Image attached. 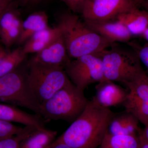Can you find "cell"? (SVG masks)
Listing matches in <instances>:
<instances>
[{
  "mask_svg": "<svg viewBox=\"0 0 148 148\" xmlns=\"http://www.w3.org/2000/svg\"><path fill=\"white\" fill-rule=\"evenodd\" d=\"M115 114L99 105L92 97L80 115L53 142L72 148H97Z\"/></svg>",
  "mask_w": 148,
  "mask_h": 148,
  "instance_id": "obj_1",
  "label": "cell"
},
{
  "mask_svg": "<svg viewBox=\"0 0 148 148\" xmlns=\"http://www.w3.org/2000/svg\"><path fill=\"white\" fill-rule=\"evenodd\" d=\"M57 26L64 37L70 58L98 55L113 44L90 29L74 14H62Z\"/></svg>",
  "mask_w": 148,
  "mask_h": 148,
  "instance_id": "obj_2",
  "label": "cell"
},
{
  "mask_svg": "<svg viewBox=\"0 0 148 148\" xmlns=\"http://www.w3.org/2000/svg\"><path fill=\"white\" fill-rule=\"evenodd\" d=\"M89 102L84 91L71 82L40 105V115L45 120H63L72 123Z\"/></svg>",
  "mask_w": 148,
  "mask_h": 148,
  "instance_id": "obj_3",
  "label": "cell"
},
{
  "mask_svg": "<svg viewBox=\"0 0 148 148\" xmlns=\"http://www.w3.org/2000/svg\"><path fill=\"white\" fill-rule=\"evenodd\" d=\"M105 79L125 85L142 70L136 52L134 53L114 43L98 54Z\"/></svg>",
  "mask_w": 148,
  "mask_h": 148,
  "instance_id": "obj_4",
  "label": "cell"
},
{
  "mask_svg": "<svg viewBox=\"0 0 148 148\" xmlns=\"http://www.w3.org/2000/svg\"><path fill=\"white\" fill-rule=\"evenodd\" d=\"M27 81L40 105L71 82L64 69L29 62Z\"/></svg>",
  "mask_w": 148,
  "mask_h": 148,
  "instance_id": "obj_5",
  "label": "cell"
},
{
  "mask_svg": "<svg viewBox=\"0 0 148 148\" xmlns=\"http://www.w3.org/2000/svg\"><path fill=\"white\" fill-rule=\"evenodd\" d=\"M0 103L26 108L40 115V104L33 95L27 81V67L21 66L0 77Z\"/></svg>",
  "mask_w": 148,
  "mask_h": 148,
  "instance_id": "obj_6",
  "label": "cell"
},
{
  "mask_svg": "<svg viewBox=\"0 0 148 148\" xmlns=\"http://www.w3.org/2000/svg\"><path fill=\"white\" fill-rule=\"evenodd\" d=\"M64 70L71 82L83 91L90 84L106 80L101 58L95 54L83 56L71 60Z\"/></svg>",
  "mask_w": 148,
  "mask_h": 148,
  "instance_id": "obj_7",
  "label": "cell"
},
{
  "mask_svg": "<svg viewBox=\"0 0 148 148\" xmlns=\"http://www.w3.org/2000/svg\"><path fill=\"white\" fill-rule=\"evenodd\" d=\"M128 94L123 106L144 125L148 123V74L141 71L125 85Z\"/></svg>",
  "mask_w": 148,
  "mask_h": 148,
  "instance_id": "obj_8",
  "label": "cell"
},
{
  "mask_svg": "<svg viewBox=\"0 0 148 148\" xmlns=\"http://www.w3.org/2000/svg\"><path fill=\"white\" fill-rule=\"evenodd\" d=\"M137 7L134 0H86L81 14L84 20L112 21Z\"/></svg>",
  "mask_w": 148,
  "mask_h": 148,
  "instance_id": "obj_9",
  "label": "cell"
},
{
  "mask_svg": "<svg viewBox=\"0 0 148 148\" xmlns=\"http://www.w3.org/2000/svg\"><path fill=\"white\" fill-rule=\"evenodd\" d=\"M58 28L59 31L54 38L42 50L36 53L29 62L64 69L71 60L67 52L64 37Z\"/></svg>",
  "mask_w": 148,
  "mask_h": 148,
  "instance_id": "obj_10",
  "label": "cell"
},
{
  "mask_svg": "<svg viewBox=\"0 0 148 148\" xmlns=\"http://www.w3.org/2000/svg\"><path fill=\"white\" fill-rule=\"evenodd\" d=\"M84 21L88 27L112 44L118 42H128L132 36L127 28L116 20Z\"/></svg>",
  "mask_w": 148,
  "mask_h": 148,
  "instance_id": "obj_11",
  "label": "cell"
},
{
  "mask_svg": "<svg viewBox=\"0 0 148 148\" xmlns=\"http://www.w3.org/2000/svg\"><path fill=\"white\" fill-rule=\"evenodd\" d=\"M95 88L96 93L93 98L99 105L108 108L123 104L128 92L114 82L107 80L98 83Z\"/></svg>",
  "mask_w": 148,
  "mask_h": 148,
  "instance_id": "obj_12",
  "label": "cell"
},
{
  "mask_svg": "<svg viewBox=\"0 0 148 148\" xmlns=\"http://www.w3.org/2000/svg\"><path fill=\"white\" fill-rule=\"evenodd\" d=\"M0 120L11 123H20L25 126H32L37 129L45 128L41 116L28 113L16 106L6 103H0Z\"/></svg>",
  "mask_w": 148,
  "mask_h": 148,
  "instance_id": "obj_13",
  "label": "cell"
},
{
  "mask_svg": "<svg viewBox=\"0 0 148 148\" xmlns=\"http://www.w3.org/2000/svg\"><path fill=\"white\" fill-rule=\"evenodd\" d=\"M139 123L134 115L127 111L116 113L109 124L108 132L113 135H137L140 129Z\"/></svg>",
  "mask_w": 148,
  "mask_h": 148,
  "instance_id": "obj_14",
  "label": "cell"
},
{
  "mask_svg": "<svg viewBox=\"0 0 148 148\" xmlns=\"http://www.w3.org/2000/svg\"><path fill=\"white\" fill-rule=\"evenodd\" d=\"M116 20L123 24L132 36H142L148 27V12L137 7L121 14Z\"/></svg>",
  "mask_w": 148,
  "mask_h": 148,
  "instance_id": "obj_15",
  "label": "cell"
},
{
  "mask_svg": "<svg viewBox=\"0 0 148 148\" xmlns=\"http://www.w3.org/2000/svg\"><path fill=\"white\" fill-rule=\"evenodd\" d=\"M48 18L43 11L34 12L22 22V32L18 44L24 43L37 32L48 27Z\"/></svg>",
  "mask_w": 148,
  "mask_h": 148,
  "instance_id": "obj_16",
  "label": "cell"
},
{
  "mask_svg": "<svg viewBox=\"0 0 148 148\" xmlns=\"http://www.w3.org/2000/svg\"><path fill=\"white\" fill-rule=\"evenodd\" d=\"M59 31L56 26L47 28L37 32L27 40L22 47L23 52L28 53H38L45 48L54 38Z\"/></svg>",
  "mask_w": 148,
  "mask_h": 148,
  "instance_id": "obj_17",
  "label": "cell"
},
{
  "mask_svg": "<svg viewBox=\"0 0 148 148\" xmlns=\"http://www.w3.org/2000/svg\"><path fill=\"white\" fill-rule=\"evenodd\" d=\"M57 131L44 128L35 129L21 143L19 148H47L55 139Z\"/></svg>",
  "mask_w": 148,
  "mask_h": 148,
  "instance_id": "obj_18",
  "label": "cell"
},
{
  "mask_svg": "<svg viewBox=\"0 0 148 148\" xmlns=\"http://www.w3.org/2000/svg\"><path fill=\"white\" fill-rule=\"evenodd\" d=\"M100 148H140L138 135H113L107 132Z\"/></svg>",
  "mask_w": 148,
  "mask_h": 148,
  "instance_id": "obj_19",
  "label": "cell"
},
{
  "mask_svg": "<svg viewBox=\"0 0 148 148\" xmlns=\"http://www.w3.org/2000/svg\"><path fill=\"white\" fill-rule=\"evenodd\" d=\"M26 56L21 47L8 52L0 60V77L9 73L21 66Z\"/></svg>",
  "mask_w": 148,
  "mask_h": 148,
  "instance_id": "obj_20",
  "label": "cell"
},
{
  "mask_svg": "<svg viewBox=\"0 0 148 148\" xmlns=\"http://www.w3.org/2000/svg\"><path fill=\"white\" fill-rule=\"evenodd\" d=\"M16 5L14 3L11 2L0 15V38L21 18Z\"/></svg>",
  "mask_w": 148,
  "mask_h": 148,
  "instance_id": "obj_21",
  "label": "cell"
},
{
  "mask_svg": "<svg viewBox=\"0 0 148 148\" xmlns=\"http://www.w3.org/2000/svg\"><path fill=\"white\" fill-rule=\"evenodd\" d=\"M36 129L32 126H25L23 131L17 135L0 138V148H20L23 140Z\"/></svg>",
  "mask_w": 148,
  "mask_h": 148,
  "instance_id": "obj_22",
  "label": "cell"
},
{
  "mask_svg": "<svg viewBox=\"0 0 148 148\" xmlns=\"http://www.w3.org/2000/svg\"><path fill=\"white\" fill-rule=\"evenodd\" d=\"M22 22L21 18L19 19L0 38L1 42L7 47H10L14 44L18 42L22 32Z\"/></svg>",
  "mask_w": 148,
  "mask_h": 148,
  "instance_id": "obj_23",
  "label": "cell"
},
{
  "mask_svg": "<svg viewBox=\"0 0 148 148\" xmlns=\"http://www.w3.org/2000/svg\"><path fill=\"white\" fill-rule=\"evenodd\" d=\"M24 127H19L12 123L0 120V138L17 135L23 131Z\"/></svg>",
  "mask_w": 148,
  "mask_h": 148,
  "instance_id": "obj_24",
  "label": "cell"
},
{
  "mask_svg": "<svg viewBox=\"0 0 148 148\" xmlns=\"http://www.w3.org/2000/svg\"><path fill=\"white\" fill-rule=\"evenodd\" d=\"M130 45L135 49L140 62L145 66L148 71V44L139 46L131 43Z\"/></svg>",
  "mask_w": 148,
  "mask_h": 148,
  "instance_id": "obj_25",
  "label": "cell"
},
{
  "mask_svg": "<svg viewBox=\"0 0 148 148\" xmlns=\"http://www.w3.org/2000/svg\"><path fill=\"white\" fill-rule=\"evenodd\" d=\"M74 13H82L86 0H61Z\"/></svg>",
  "mask_w": 148,
  "mask_h": 148,
  "instance_id": "obj_26",
  "label": "cell"
},
{
  "mask_svg": "<svg viewBox=\"0 0 148 148\" xmlns=\"http://www.w3.org/2000/svg\"><path fill=\"white\" fill-rule=\"evenodd\" d=\"M10 2L14 3L15 4L21 5H35L40 3L42 0H8Z\"/></svg>",
  "mask_w": 148,
  "mask_h": 148,
  "instance_id": "obj_27",
  "label": "cell"
},
{
  "mask_svg": "<svg viewBox=\"0 0 148 148\" xmlns=\"http://www.w3.org/2000/svg\"><path fill=\"white\" fill-rule=\"evenodd\" d=\"M140 148H148V140L143 133V130L140 128L138 132Z\"/></svg>",
  "mask_w": 148,
  "mask_h": 148,
  "instance_id": "obj_28",
  "label": "cell"
},
{
  "mask_svg": "<svg viewBox=\"0 0 148 148\" xmlns=\"http://www.w3.org/2000/svg\"><path fill=\"white\" fill-rule=\"evenodd\" d=\"M10 3L8 0H0V15L8 6Z\"/></svg>",
  "mask_w": 148,
  "mask_h": 148,
  "instance_id": "obj_29",
  "label": "cell"
},
{
  "mask_svg": "<svg viewBox=\"0 0 148 148\" xmlns=\"http://www.w3.org/2000/svg\"><path fill=\"white\" fill-rule=\"evenodd\" d=\"M47 148H72L66 144L61 143H52Z\"/></svg>",
  "mask_w": 148,
  "mask_h": 148,
  "instance_id": "obj_30",
  "label": "cell"
},
{
  "mask_svg": "<svg viewBox=\"0 0 148 148\" xmlns=\"http://www.w3.org/2000/svg\"><path fill=\"white\" fill-rule=\"evenodd\" d=\"M138 5L142 6L144 9L148 12V0H142L138 3Z\"/></svg>",
  "mask_w": 148,
  "mask_h": 148,
  "instance_id": "obj_31",
  "label": "cell"
},
{
  "mask_svg": "<svg viewBox=\"0 0 148 148\" xmlns=\"http://www.w3.org/2000/svg\"><path fill=\"white\" fill-rule=\"evenodd\" d=\"M8 53V52L5 49L0 45V60L4 57Z\"/></svg>",
  "mask_w": 148,
  "mask_h": 148,
  "instance_id": "obj_32",
  "label": "cell"
},
{
  "mask_svg": "<svg viewBox=\"0 0 148 148\" xmlns=\"http://www.w3.org/2000/svg\"><path fill=\"white\" fill-rule=\"evenodd\" d=\"M145 127L143 130V133L148 140V123L145 125Z\"/></svg>",
  "mask_w": 148,
  "mask_h": 148,
  "instance_id": "obj_33",
  "label": "cell"
},
{
  "mask_svg": "<svg viewBox=\"0 0 148 148\" xmlns=\"http://www.w3.org/2000/svg\"><path fill=\"white\" fill-rule=\"evenodd\" d=\"M142 36H143V38L148 42V27L147 29H146L145 32H144Z\"/></svg>",
  "mask_w": 148,
  "mask_h": 148,
  "instance_id": "obj_34",
  "label": "cell"
},
{
  "mask_svg": "<svg viewBox=\"0 0 148 148\" xmlns=\"http://www.w3.org/2000/svg\"><path fill=\"white\" fill-rule=\"evenodd\" d=\"M134 1H135V2L136 3V4L138 5V3H139L140 2V1H142V0H134Z\"/></svg>",
  "mask_w": 148,
  "mask_h": 148,
  "instance_id": "obj_35",
  "label": "cell"
},
{
  "mask_svg": "<svg viewBox=\"0 0 148 148\" xmlns=\"http://www.w3.org/2000/svg\"><path fill=\"white\" fill-rule=\"evenodd\" d=\"M0 42H1V40H0Z\"/></svg>",
  "mask_w": 148,
  "mask_h": 148,
  "instance_id": "obj_36",
  "label": "cell"
}]
</instances>
